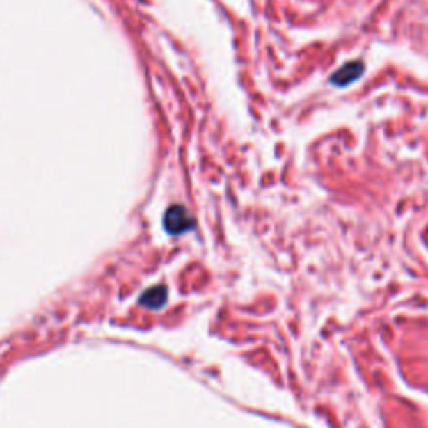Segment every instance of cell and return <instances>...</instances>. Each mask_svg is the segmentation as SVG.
I'll list each match as a JSON object with an SVG mask.
<instances>
[{
  "instance_id": "obj_1",
  "label": "cell",
  "mask_w": 428,
  "mask_h": 428,
  "mask_svg": "<svg viewBox=\"0 0 428 428\" xmlns=\"http://www.w3.org/2000/svg\"><path fill=\"white\" fill-rule=\"evenodd\" d=\"M193 226H194L193 219H191L188 211L184 209V206L174 205L166 211L164 228L169 235H173V236L182 235V232L189 231Z\"/></svg>"
},
{
  "instance_id": "obj_2",
  "label": "cell",
  "mask_w": 428,
  "mask_h": 428,
  "mask_svg": "<svg viewBox=\"0 0 428 428\" xmlns=\"http://www.w3.org/2000/svg\"><path fill=\"white\" fill-rule=\"evenodd\" d=\"M365 64L361 61H350L338 68L330 76V84L335 87H348L363 77Z\"/></svg>"
},
{
  "instance_id": "obj_3",
  "label": "cell",
  "mask_w": 428,
  "mask_h": 428,
  "mask_svg": "<svg viewBox=\"0 0 428 428\" xmlns=\"http://www.w3.org/2000/svg\"><path fill=\"white\" fill-rule=\"evenodd\" d=\"M141 305L146 306L149 310H159L163 308L168 301V290L164 286H152L148 292L143 293L141 296Z\"/></svg>"
}]
</instances>
